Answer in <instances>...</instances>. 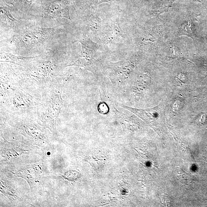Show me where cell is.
<instances>
[{
  "mask_svg": "<svg viewBox=\"0 0 207 207\" xmlns=\"http://www.w3.org/2000/svg\"><path fill=\"white\" fill-rule=\"evenodd\" d=\"M47 15L48 17H65L71 20L68 7L60 3L54 4L48 12Z\"/></svg>",
  "mask_w": 207,
  "mask_h": 207,
  "instance_id": "cell-1",
  "label": "cell"
},
{
  "mask_svg": "<svg viewBox=\"0 0 207 207\" xmlns=\"http://www.w3.org/2000/svg\"><path fill=\"white\" fill-rule=\"evenodd\" d=\"M25 166L21 168V170H19L17 173V174H20L19 177L26 178L28 181H33L35 180L38 179L39 175H37V173H33L35 171L37 170V166Z\"/></svg>",
  "mask_w": 207,
  "mask_h": 207,
  "instance_id": "cell-2",
  "label": "cell"
},
{
  "mask_svg": "<svg viewBox=\"0 0 207 207\" xmlns=\"http://www.w3.org/2000/svg\"><path fill=\"white\" fill-rule=\"evenodd\" d=\"M190 23L189 21V23L185 26H183L181 29H180L179 35H186L193 39V34L191 29L190 28Z\"/></svg>",
  "mask_w": 207,
  "mask_h": 207,
  "instance_id": "cell-3",
  "label": "cell"
}]
</instances>
